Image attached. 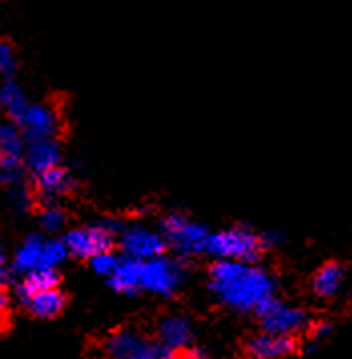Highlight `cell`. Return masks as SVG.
Returning <instances> with one entry per match:
<instances>
[{
  "label": "cell",
  "instance_id": "6da1fadb",
  "mask_svg": "<svg viewBox=\"0 0 352 359\" xmlns=\"http://www.w3.org/2000/svg\"><path fill=\"white\" fill-rule=\"evenodd\" d=\"M211 297L236 313H254L276 297V278L258 262L213 261L208 266Z\"/></svg>",
  "mask_w": 352,
  "mask_h": 359
},
{
  "label": "cell",
  "instance_id": "7a4b0ae2",
  "mask_svg": "<svg viewBox=\"0 0 352 359\" xmlns=\"http://www.w3.org/2000/svg\"><path fill=\"white\" fill-rule=\"evenodd\" d=\"M264 250L266 248L262 234H258L256 230L246 224H236L211 232L206 246V255L213 261L258 262Z\"/></svg>",
  "mask_w": 352,
  "mask_h": 359
},
{
  "label": "cell",
  "instance_id": "3957f363",
  "mask_svg": "<svg viewBox=\"0 0 352 359\" xmlns=\"http://www.w3.org/2000/svg\"><path fill=\"white\" fill-rule=\"evenodd\" d=\"M160 230L163 232L169 248L176 252V257L188 261L199 255H206L209 232L206 224L192 220L188 214L171 210L160 220Z\"/></svg>",
  "mask_w": 352,
  "mask_h": 359
},
{
  "label": "cell",
  "instance_id": "277c9868",
  "mask_svg": "<svg viewBox=\"0 0 352 359\" xmlns=\"http://www.w3.org/2000/svg\"><path fill=\"white\" fill-rule=\"evenodd\" d=\"M123 222L117 218H105L89 224H80L64 232V243L71 252V257L89 261L99 252L113 250L117 245V238L123 230Z\"/></svg>",
  "mask_w": 352,
  "mask_h": 359
},
{
  "label": "cell",
  "instance_id": "5b68a950",
  "mask_svg": "<svg viewBox=\"0 0 352 359\" xmlns=\"http://www.w3.org/2000/svg\"><path fill=\"white\" fill-rule=\"evenodd\" d=\"M188 278V266L179 257L161 255L155 259L143 261L141 271V291L155 294L161 299H171L181 289Z\"/></svg>",
  "mask_w": 352,
  "mask_h": 359
},
{
  "label": "cell",
  "instance_id": "8992f818",
  "mask_svg": "<svg viewBox=\"0 0 352 359\" xmlns=\"http://www.w3.org/2000/svg\"><path fill=\"white\" fill-rule=\"evenodd\" d=\"M27 137L15 121H4L0 126V182L10 188L24 182V151Z\"/></svg>",
  "mask_w": 352,
  "mask_h": 359
},
{
  "label": "cell",
  "instance_id": "52a82bcc",
  "mask_svg": "<svg viewBox=\"0 0 352 359\" xmlns=\"http://www.w3.org/2000/svg\"><path fill=\"white\" fill-rule=\"evenodd\" d=\"M262 331L278 333V335H290L296 337L310 329V315L308 311L296 305H290L286 301H280L274 297L262 309L256 313Z\"/></svg>",
  "mask_w": 352,
  "mask_h": 359
},
{
  "label": "cell",
  "instance_id": "ba28073f",
  "mask_svg": "<svg viewBox=\"0 0 352 359\" xmlns=\"http://www.w3.org/2000/svg\"><path fill=\"white\" fill-rule=\"evenodd\" d=\"M117 246L119 252L129 259H137V261H149L165 255L167 248V241L163 236L160 229H151L141 222H133V224H125L119 238H117Z\"/></svg>",
  "mask_w": 352,
  "mask_h": 359
},
{
  "label": "cell",
  "instance_id": "9c48e42d",
  "mask_svg": "<svg viewBox=\"0 0 352 359\" xmlns=\"http://www.w3.org/2000/svg\"><path fill=\"white\" fill-rule=\"evenodd\" d=\"M15 123L24 133L27 142L47 140V137H57L61 130V115L48 103L31 101L27 109L18 115V119H15Z\"/></svg>",
  "mask_w": 352,
  "mask_h": 359
},
{
  "label": "cell",
  "instance_id": "30bf717a",
  "mask_svg": "<svg viewBox=\"0 0 352 359\" xmlns=\"http://www.w3.org/2000/svg\"><path fill=\"white\" fill-rule=\"evenodd\" d=\"M193 333L195 329H193L192 317L183 313H169L161 317L155 325L157 341L171 351H185L188 347H192Z\"/></svg>",
  "mask_w": 352,
  "mask_h": 359
},
{
  "label": "cell",
  "instance_id": "8fae6325",
  "mask_svg": "<svg viewBox=\"0 0 352 359\" xmlns=\"http://www.w3.org/2000/svg\"><path fill=\"white\" fill-rule=\"evenodd\" d=\"M75 176L64 165H59L34 178V194L43 204H59L75 190Z\"/></svg>",
  "mask_w": 352,
  "mask_h": 359
},
{
  "label": "cell",
  "instance_id": "7c38bea8",
  "mask_svg": "<svg viewBox=\"0 0 352 359\" xmlns=\"http://www.w3.org/2000/svg\"><path fill=\"white\" fill-rule=\"evenodd\" d=\"M244 349L250 359H284L290 358L298 349V343H296V337H290V335L262 331L254 337H250Z\"/></svg>",
  "mask_w": 352,
  "mask_h": 359
},
{
  "label": "cell",
  "instance_id": "4fadbf2b",
  "mask_svg": "<svg viewBox=\"0 0 352 359\" xmlns=\"http://www.w3.org/2000/svg\"><path fill=\"white\" fill-rule=\"evenodd\" d=\"M63 162V151L57 142V137H47V140H34L27 144L24 151V168L32 178L45 174L52 168H59Z\"/></svg>",
  "mask_w": 352,
  "mask_h": 359
},
{
  "label": "cell",
  "instance_id": "5bb4252c",
  "mask_svg": "<svg viewBox=\"0 0 352 359\" xmlns=\"http://www.w3.org/2000/svg\"><path fill=\"white\" fill-rule=\"evenodd\" d=\"M151 341L141 329L137 327H121L109 333V337L103 341V355L107 359H129L137 351H141L147 343Z\"/></svg>",
  "mask_w": 352,
  "mask_h": 359
},
{
  "label": "cell",
  "instance_id": "9a60e30c",
  "mask_svg": "<svg viewBox=\"0 0 352 359\" xmlns=\"http://www.w3.org/2000/svg\"><path fill=\"white\" fill-rule=\"evenodd\" d=\"M45 241L47 238H43L38 232H31L20 241V245L16 246L13 259H10V269H13L15 277L20 278L32 273V271H36V269H41Z\"/></svg>",
  "mask_w": 352,
  "mask_h": 359
},
{
  "label": "cell",
  "instance_id": "2e32d148",
  "mask_svg": "<svg viewBox=\"0 0 352 359\" xmlns=\"http://www.w3.org/2000/svg\"><path fill=\"white\" fill-rule=\"evenodd\" d=\"M141 271H143V261L121 257L119 266L107 278V283L115 293L137 294L141 291Z\"/></svg>",
  "mask_w": 352,
  "mask_h": 359
},
{
  "label": "cell",
  "instance_id": "e0dca14e",
  "mask_svg": "<svg viewBox=\"0 0 352 359\" xmlns=\"http://www.w3.org/2000/svg\"><path fill=\"white\" fill-rule=\"evenodd\" d=\"M61 283V273L59 269H36L29 275L18 278L15 285V297L18 303L27 301L31 294L47 291V289H55Z\"/></svg>",
  "mask_w": 352,
  "mask_h": 359
},
{
  "label": "cell",
  "instance_id": "ac0fdd59",
  "mask_svg": "<svg viewBox=\"0 0 352 359\" xmlns=\"http://www.w3.org/2000/svg\"><path fill=\"white\" fill-rule=\"evenodd\" d=\"M64 303H66L64 293L59 287H55V289H47V291L31 294L20 305L36 319H52V317L61 315V311L64 309Z\"/></svg>",
  "mask_w": 352,
  "mask_h": 359
},
{
  "label": "cell",
  "instance_id": "d6986e66",
  "mask_svg": "<svg viewBox=\"0 0 352 359\" xmlns=\"http://www.w3.org/2000/svg\"><path fill=\"white\" fill-rule=\"evenodd\" d=\"M346 278V271L338 262H326L312 277V293L321 299H332L340 293Z\"/></svg>",
  "mask_w": 352,
  "mask_h": 359
},
{
  "label": "cell",
  "instance_id": "ffe728a7",
  "mask_svg": "<svg viewBox=\"0 0 352 359\" xmlns=\"http://www.w3.org/2000/svg\"><path fill=\"white\" fill-rule=\"evenodd\" d=\"M29 103L31 101L24 95L22 87L15 79H6V81L2 83V87H0V105H2L4 114H6V117L10 121L18 119V115L27 109Z\"/></svg>",
  "mask_w": 352,
  "mask_h": 359
},
{
  "label": "cell",
  "instance_id": "44dd1931",
  "mask_svg": "<svg viewBox=\"0 0 352 359\" xmlns=\"http://www.w3.org/2000/svg\"><path fill=\"white\" fill-rule=\"evenodd\" d=\"M38 226L48 232V234H57L61 230L66 229V222H69V214L64 208H61L59 204H45L41 210H38Z\"/></svg>",
  "mask_w": 352,
  "mask_h": 359
},
{
  "label": "cell",
  "instance_id": "7402d4cb",
  "mask_svg": "<svg viewBox=\"0 0 352 359\" xmlns=\"http://www.w3.org/2000/svg\"><path fill=\"white\" fill-rule=\"evenodd\" d=\"M66 257H71L69 248L64 238H57V236H50L45 241V248H43V262H41V269H59Z\"/></svg>",
  "mask_w": 352,
  "mask_h": 359
},
{
  "label": "cell",
  "instance_id": "603a6c76",
  "mask_svg": "<svg viewBox=\"0 0 352 359\" xmlns=\"http://www.w3.org/2000/svg\"><path fill=\"white\" fill-rule=\"evenodd\" d=\"M121 252H115V250H105V252H99L95 255L93 259H89V266H91V271L99 275V277H111L113 273H115V269L119 266V262H121Z\"/></svg>",
  "mask_w": 352,
  "mask_h": 359
},
{
  "label": "cell",
  "instance_id": "cb8c5ba5",
  "mask_svg": "<svg viewBox=\"0 0 352 359\" xmlns=\"http://www.w3.org/2000/svg\"><path fill=\"white\" fill-rule=\"evenodd\" d=\"M34 198H36V194L29 190V186H27L24 182H20V184L8 188V202H10V208H13L16 214L29 212L32 202H34Z\"/></svg>",
  "mask_w": 352,
  "mask_h": 359
},
{
  "label": "cell",
  "instance_id": "d4e9b609",
  "mask_svg": "<svg viewBox=\"0 0 352 359\" xmlns=\"http://www.w3.org/2000/svg\"><path fill=\"white\" fill-rule=\"evenodd\" d=\"M18 69V57L10 41H2L0 43V73L4 79H15V73Z\"/></svg>",
  "mask_w": 352,
  "mask_h": 359
},
{
  "label": "cell",
  "instance_id": "484cf974",
  "mask_svg": "<svg viewBox=\"0 0 352 359\" xmlns=\"http://www.w3.org/2000/svg\"><path fill=\"white\" fill-rule=\"evenodd\" d=\"M176 353L177 351L167 349V347L161 345L160 341H149L141 351H137L133 358L129 359H177Z\"/></svg>",
  "mask_w": 352,
  "mask_h": 359
},
{
  "label": "cell",
  "instance_id": "4316f807",
  "mask_svg": "<svg viewBox=\"0 0 352 359\" xmlns=\"http://www.w3.org/2000/svg\"><path fill=\"white\" fill-rule=\"evenodd\" d=\"M262 241H264V248L268 250V248H276V246L284 245L286 236L280 230H270V232H264L262 234Z\"/></svg>",
  "mask_w": 352,
  "mask_h": 359
},
{
  "label": "cell",
  "instance_id": "83f0119b",
  "mask_svg": "<svg viewBox=\"0 0 352 359\" xmlns=\"http://www.w3.org/2000/svg\"><path fill=\"white\" fill-rule=\"evenodd\" d=\"M183 359H213V358H211V353H209L208 349H204V347H188V349H185V353H183Z\"/></svg>",
  "mask_w": 352,
  "mask_h": 359
}]
</instances>
